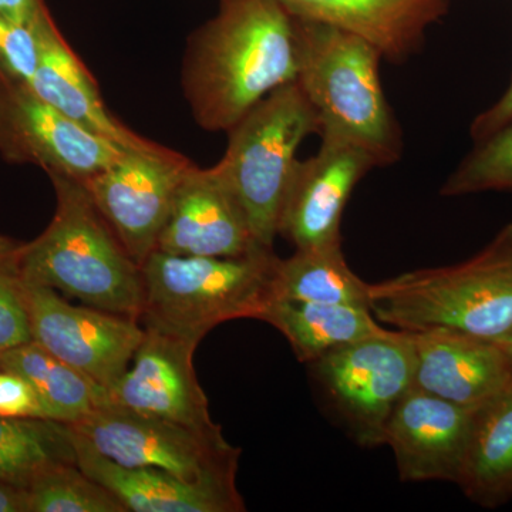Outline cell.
I'll list each match as a JSON object with an SVG mask.
<instances>
[{"label": "cell", "instance_id": "1", "mask_svg": "<svg viewBox=\"0 0 512 512\" xmlns=\"http://www.w3.org/2000/svg\"><path fill=\"white\" fill-rule=\"evenodd\" d=\"M301 66L298 18L279 0H220L188 40L181 84L192 119L228 133Z\"/></svg>", "mask_w": 512, "mask_h": 512}, {"label": "cell", "instance_id": "2", "mask_svg": "<svg viewBox=\"0 0 512 512\" xmlns=\"http://www.w3.org/2000/svg\"><path fill=\"white\" fill-rule=\"evenodd\" d=\"M56 195L49 227L20 245L23 278L140 322L143 272L97 210L82 181L47 174Z\"/></svg>", "mask_w": 512, "mask_h": 512}, {"label": "cell", "instance_id": "3", "mask_svg": "<svg viewBox=\"0 0 512 512\" xmlns=\"http://www.w3.org/2000/svg\"><path fill=\"white\" fill-rule=\"evenodd\" d=\"M377 322L406 332L450 329L501 340L512 332V222L456 265L416 269L370 284Z\"/></svg>", "mask_w": 512, "mask_h": 512}, {"label": "cell", "instance_id": "4", "mask_svg": "<svg viewBox=\"0 0 512 512\" xmlns=\"http://www.w3.org/2000/svg\"><path fill=\"white\" fill-rule=\"evenodd\" d=\"M298 83L319 120L320 137L365 150L377 167L399 163L403 134L380 80L382 53L346 30L298 18Z\"/></svg>", "mask_w": 512, "mask_h": 512}, {"label": "cell", "instance_id": "5", "mask_svg": "<svg viewBox=\"0 0 512 512\" xmlns=\"http://www.w3.org/2000/svg\"><path fill=\"white\" fill-rule=\"evenodd\" d=\"M274 249L247 255L183 256L153 252L141 265L144 329L190 340L202 339L221 323L261 318L272 301Z\"/></svg>", "mask_w": 512, "mask_h": 512}, {"label": "cell", "instance_id": "6", "mask_svg": "<svg viewBox=\"0 0 512 512\" xmlns=\"http://www.w3.org/2000/svg\"><path fill=\"white\" fill-rule=\"evenodd\" d=\"M319 120L298 80L279 87L228 131L215 170L247 215L256 244L274 249L296 154Z\"/></svg>", "mask_w": 512, "mask_h": 512}, {"label": "cell", "instance_id": "7", "mask_svg": "<svg viewBox=\"0 0 512 512\" xmlns=\"http://www.w3.org/2000/svg\"><path fill=\"white\" fill-rule=\"evenodd\" d=\"M70 426L123 466L157 468L187 484L241 495L237 487L241 450L228 443L218 424L188 426L110 402Z\"/></svg>", "mask_w": 512, "mask_h": 512}, {"label": "cell", "instance_id": "8", "mask_svg": "<svg viewBox=\"0 0 512 512\" xmlns=\"http://www.w3.org/2000/svg\"><path fill=\"white\" fill-rule=\"evenodd\" d=\"M312 379L357 446H384L387 421L413 386L416 353L410 332L386 329L309 363Z\"/></svg>", "mask_w": 512, "mask_h": 512}, {"label": "cell", "instance_id": "9", "mask_svg": "<svg viewBox=\"0 0 512 512\" xmlns=\"http://www.w3.org/2000/svg\"><path fill=\"white\" fill-rule=\"evenodd\" d=\"M191 160L170 148H126L82 183L131 258L143 265L157 249L175 192Z\"/></svg>", "mask_w": 512, "mask_h": 512}, {"label": "cell", "instance_id": "10", "mask_svg": "<svg viewBox=\"0 0 512 512\" xmlns=\"http://www.w3.org/2000/svg\"><path fill=\"white\" fill-rule=\"evenodd\" d=\"M126 148L96 136L0 67V156L83 181Z\"/></svg>", "mask_w": 512, "mask_h": 512}, {"label": "cell", "instance_id": "11", "mask_svg": "<svg viewBox=\"0 0 512 512\" xmlns=\"http://www.w3.org/2000/svg\"><path fill=\"white\" fill-rule=\"evenodd\" d=\"M32 340L110 389L143 342L141 323L87 305H72L47 286L26 282Z\"/></svg>", "mask_w": 512, "mask_h": 512}, {"label": "cell", "instance_id": "12", "mask_svg": "<svg viewBox=\"0 0 512 512\" xmlns=\"http://www.w3.org/2000/svg\"><path fill=\"white\" fill-rule=\"evenodd\" d=\"M318 153L296 161L286 190L279 235L295 249L339 247L350 195L376 168L362 148L336 137H320Z\"/></svg>", "mask_w": 512, "mask_h": 512}, {"label": "cell", "instance_id": "13", "mask_svg": "<svg viewBox=\"0 0 512 512\" xmlns=\"http://www.w3.org/2000/svg\"><path fill=\"white\" fill-rule=\"evenodd\" d=\"M478 410L410 387L394 407L384 433V446L392 448L400 480L457 485Z\"/></svg>", "mask_w": 512, "mask_h": 512}, {"label": "cell", "instance_id": "14", "mask_svg": "<svg viewBox=\"0 0 512 512\" xmlns=\"http://www.w3.org/2000/svg\"><path fill=\"white\" fill-rule=\"evenodd\" d=\"M144 330L130 366L107 389L111 404L188 426H214L207 394L195 375L197 343Z\"/></svg>", "mask_w": 512, "mask_h": 512}, {"label": "cell", "instance_id": "15", "mask_svg": "<svg viewBox=\"0 0 512 512\" xmlns=\"http://www.w3.org/2000/svg\"><path fill=\"white\" fill-rule=\"evenodd\" d=\"M261 248L241 204L220 173L215 167L200 168L192 163L175 192L158 251L231 258Z\"/></svg>", "mask_w": 512, "mask_h": 512}, {"label": "cell", "instance_id": "16", "mask_svg": "<svg viewBox=\"0 0 512 512\" xmlns=\"http://www.w3.org/2000/svg\"><path fill=\"white\" fill-rule=\"evenodd\" d=\"M413 386L467 407H481L512 383V359L497 340L450 329L410 332Z\"/></svg>", "mask_w": 512, "mask_h": 512}, {"label": "cell", "instance_id": "17", "mask_svg": "<svg viewBox=\"0 0 512 512\" xmlns=\"http://www.w3.org/2000/svg\"><path fill=\"white\" fill-rule=\"evenodd\" d=\"M296 18L362 37L387 62L417 55L427 30L446 16L450 0H279Z\"/></svg>", "mask_w": 512, "mask_h": 512}, {"label": "cell", "instance_id": "18", "mask_svg": "<svg viewBox=\"0 0 512 512\" xmlns=\"http://www.w3.org/2000/svg\"><path fill=\"white\" fill-rule=\"evenodd\" d=\"M39 66L29 87L74 123L124 148H150L154 141L134 133L107 109L96 80L45 10L37 18Z\"/></svg>", "mask_w": 512, "mask_h": 512}, {"label": "cell", "instance_id": "19", "mask_svg": "<svg viewBox=\"0 0 512 512\" xmlns=\"http://www.w3.org/2000/svg\"><path fill=\"white\" fill-rule=\"evenodd\" d=\"M72 431L77 466L84 474L110 491L127 512L247 510L241 495L187 484L157 468L123 466L101 454L89 441L84 440L73 429Z\"/></svg>", "mask_w": 512, "mask_h": 512}, {"label": "cell", "instance_id": "20", "mask_svg": "<svg viewBox=\"0 0 512 512\" xmlns=\"http://www.w3.org/2000/svg\"><path fill=\"white\" fill-rule=\"evenodd\" d=\"M259 320L278 329L288 340L299 362L306 365L340 346L386 330L370 309L336 303L274 299Z\"/></svg>", "mask_w": 512, "mask_h": 512}, {"label": "cell", "instance_id": "21", "mask_svg": "<svg viewBox=\"0 0 512 512\" xmlns=\"http://www.w3.org/2000/svg\"><path fill=\"white\" fill-rule=\"evenodd\" d=\"M458 487L483 508L512 498V383L478 410Z\"/></svg>", "mask_w": 512, "mask_h": 512}, {"label": "cell", "instance_id": "22", "mask_svg": "<svg viewBox=\"0 0 512 512\" xmlns=\"http://www.w3.org/2000/svg\"><path fill=\"white\" fill-rule=\"evenodd\" d=\"M0 369L28 380L39 396L47 420L77 423L110 404L107 389L33 340L0 352Z\"/></svg>", "mask_w": 512, "mask_h": 512}, {"label": "cell", "instance_id": "23", "mask_svg": "<svg viewBox=\"0 0 512 512\" xmlns=\"http://www.w3.org/2000/svg\"><path fill=\"white\" fill-rule=\"evenodd\" d=\"M370 284L350 269L339 247L295 249L276 262L272 301L336 303L369 309Z\"/></svg>", "mask_w": 512, "mask_h": 512}, {"label": "cell", "instance_id": "24", "mask_svg": "<svg viewBox=\"0 0 512 512\" xmlns=\"http://www.w3.org/2000/svg\"><path fill=\"white\" fill-rule=\"evenodd\" d=\"M64 463H76L69 424L0 417V483L25 491L40 474Z\"/></svg>", "mask_w": 512, "mask_h": 512}, {"label": "cell", "instance_id": "25", "mask_svg": "<svg viewBox=\"0 0 512 512\" xmlns=\"http://www.w3.org/2000/svg\"><path fill=\"white\" fill-rule=\"evenodd\" d=\"M26 512H127L76 463L49 468L26 488Z\"/></svg>", "mask_w": 512, "mask_h": 512}, {"label": "cell", "instance_id": "26", "mask_svg": "<svg viewBox=\"0 0 512 512\" xmlns=\"http://www.w3.org/2000/svg\"><path fill=\"white\" fill-rule=\"evenodd\" d=\"M512 191V121L476 141V147L441 187L443 197Z\"/></svg>", "mask_w": 512, "mask_h": 512}, {"label": "cell", "instance_id": "27", "mask_svg": "<svg viewBox=\"0 0 512 512\" xmlns=\"http://www.w3.org/2000/svg\"><path fill=\"white\" fill-rule=\"evenodd\" d=\"M20 245L0 235V352L32 342Z\"/></svg>", "mask_w": 512, "mask_h": 512}, {"label": "cell", "instance_id": "28", "mask_svg": "<svg viewBox=\"0 0 512 512\" xmlns=\"http://www.w3.org/2000/svg\"><path fill=\"white\" fill-rule=\"evenodd\" d=\"M35 23L25 25L0 15V67L28 86L39 66V36Z\"/></svg>", "mask_w": 512, "mask_h": 512}, {"label": "cell", "instance_id": "29", "mask_svg": "<svg viewBox=\"0 0 512 512\" xmlns=\"http://www.w3.org/2000/svg\"><path fill=\"white\" fill-rule=\"evenodd\" d=\"M0 417L46 419L39 396L28 380L0 369Z\"/></svg>", "mask_w": 512, "mask_h": 512}, {"label": "cell", "instance_id": "30", "mask_svg": "<svg viewBox=\"0 0 512 512\" xmlns=\"http://www.w3.org/2000/svg\"><path fill=\"white\" fill-rule=\"evenodd\" d=\"M512 121V80L510 87L505 90L501 99L494 103L490 109L478 114L471 124L470 133L474 141L483 140L501 127L507 126Z\"/></svg>", "mask_w": 512, "mask_h": 512}, {"label": "cell", "instance_id": "31", "mask_svg": "<svg viewBox=\"0 0 512 512\" xmlns=\"http://www.w3.org/2000/svg\"><path fill=\"white\" fill-rule=\"evenodd\" d=\"M46 9L43 0H0V15L25 25H33Z\"/></svg>", "mask_w": 512, "mask_h": 512}, {"label": "cell", "instance_id": "32", "mask_svg": "<svg viewBox=\"0 0 512 512\" xmlns=\"http://www.w3.org/2000/svg\"><path fill=\"white\" fill-rule=\"evenodd\" d=\"M0 512H26L25 493L0 483Z\"/></svg>", "mask_w": 512, "mask_h": 512}, {"label": "cell", "instance_id": "33", "mask_svg": "<svg viewBox=\"0 0 512 512\" xmlns=\"http://www.w3.org/2000/svg\"><path fill=\"white\" fill-rule=\"evenodd\" d=\"M497 342L500 343L501 346H503L505 352H507L512 359V332L510 333V335L507 336V338L497 340Z\"/></svg>", "mask_w": 512, "mask_h": 512}]
</instances>
